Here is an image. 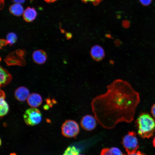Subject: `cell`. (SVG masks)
<instances>
[{"label": "cell", "instance_id": "cell-15", "mask_svg": "<svg viewBox=\"0 0 155 155\" xmlns=\"http://www.w3.org/2000/svg\"><path fill=\"white\" fill-rule=\"evenodd\" d=\"M100 155H124L120 150L117 147L103 148L101 150Z\"/></svg>", "mask_w": 155, "mask_h": 155}, {"label": "cell", "instance_id": "cell-6", "mask_svg": "<svg viewBox=\"0 0 155 155\" xmlns=\"http://www.w3.org/2000/svg\"><path fill=\"white\" fill-rule=\"evenodd\" d=\"M96 119L93 116L87 115L83 116L80 121V125L82 127L87 131H91L93 130L96 125Z\"/></svg>", "mask_w": 155, "mask_h": 155}, {"label": "cell", "instance_id": "cell-1", "mask_svg": "<svg viewBox=\"0 0 155 155\" xmlns=\"http://www.w3.org/2000/svg\"><path fill=\"white\" fill-rule=\"evenodd\" d=\"M106 88L105 93L95 97L91 102L98 123L111 129L119 123L131 122L140 102L139 93L129 82L120 79L115 80Z\"/></svg>", "mask_w": 155, "mask_h": 155}, {"label": "cell", "instance_id": "cell-17", "mask_svg": "<svg viewBox=\"0 0 155 155\" xmlns=\"http://www.w3.org/2000/svg\"><path fill=\"white\" fill-rule=\"evenodd\" d=\"M17 40V36L14 33H8L6 36V40L10 46L15 44Z\"/></svg>", "mask_w": 155, "mask_h": 155}, {"label": "cell", "instance_id": "cell-11", "mask_svg": "<svg viewBox=\"0 0 155 155\" xmlns=\"http://www.w3.org/2000/svg\"><path fill=\"white\" fill-rule=\"evenodd\" d=\"M27 102L28 104L33 108H36L40 106L42 102L41 96L35 93H32L29 96Z\"/></svg>", "mask_w": 155, "mask_h": 155}, {"label": "cell", "instance_id": "cell-25", "mask_svg": "<svg viewBox=\"0 0 155 155\" xmlns=\"http://www.w3.org/2000/svg\"><path fill=\"white\" fill-rule=\"evenodd\" d=\"M9 155H17L15 153H11Z\"/></svg>", "mask_w": 155, "mask_h": 155}, {"label": "cell", "instance_id": "cell-20", "mask_svg": "<svg viewBox=\"0 0 155 155\" xmlns=\"http://www.w3.org/2000/svg\"><path fill=\"white\" fill-rule=\"evenodd\" d=\"M151 113L153 117L155 118V103L152 106L151 110Z\"/></svg>", "mask_w": 155, "mask_h": 155}, {"label": "cell", "instance_id": "cell-4", "mask_svg": "<svg viewBox=\"0 0 155 155\" xmlns=\"http://www.w3.org/2000/svg\"><path fill=\"white\" fill-rule=\"evenodd\" d=\"M61 129L62 135L68 138H75L80 131L78 124L72 120L65 121L62 125Z\"/></svg>", "mask_w": 155, "mask_h": 155}, {"label": "cell", "instance_id": "cell-24", "mask_svg": "<svg viewBox=\"0 0 155 155\" xmlns=\"http://www.w3.org/2000/svg\"><path fill=\"white\" fill-rule=\"evenodd\" d=\"M152 144L153 146L155 148V136L154 137L153 139Z\"/></svg>", "mask_w": 155, "mask_h": 155}, {"label": "cell", "instance_id": "cell-7", "mask_svg": "<svg viewBox=\"0 0 155 155\" xmlns=\"http://www.w3.org/2000/svg\"><path fill=\"white\" fill-rule=\"evenodd\" d=\"M90 54L92 58L96 61L101 60L105 56L103 49L100 46L98 45H95L92 47Z\"/></svg>", "mask_w": 155, "mask_h": 155}, {"label": "cell", "instance_id": "cell-14", "mask_svg": "<svg viewBox=\"0 0 155 155\" xmlns=\"http://www.w3.org/2000/svg\"><path fill=\"white\" fill-rule=\"evenodd\" d=\"M10 12L14 16H19L23 15L24 10L20 4L15 3L9 7Z\"/></svg>", "mask_w": 155, "mask_h": 155}, {"label": "cell", "instance_id": "cell-12", "mask_svg": "<svg viewBox=\"0 0 155 155\" xmlns=\"http://www.w3.org/2000/svg\"><path fill=\"white\" fill-rule=\"evenodd\" d=\"M37 13L35 9L30 7H27L24 10L23 14L24 20L27 22H31L36 18Z\"/></svg>", "mask_w": 155, "mask_h": 155}, {"label": "cell", "instance_id": "cell-5", "mask_svg": "<svg viewBox=\"0 0 155 155\" xmlns=\"http://www.w3.org/2000/svg\"><path fill=\"white\" fill-rule=\"evenodd\" d=\"M25 123L29 126L39 123L42 120V114L40 111L35 108H30L25 111L23 116Z\"/></svg>", "mask_w": 155, "mask_h": 155}, {"label": "cell", "instance_id": "cell-2", "mask_svg": "<svg viewBox=\"0 0 155 155\" xmlns=\"http://www.w3.org/2000/svg\"><path fill=\"white\" fill-rule=\"evenodd\" d=\"M136 123L138 134L143 138H150L155 133V120L147 113H141Z\"/></svg>", "mask_w": 155, "mask_h": 155}, {"label": "cell", "instance_id": "cell-18", "mask_svg": "<svg viewBox=\"0 0 155 155\" xmlns=\"http://www.w3.org/2000/svg\"><path fill=\"white\" fill-rule=\"evenodd\" d=\"M82 1L85 3L90 2L94 5H98L102 0H82Z\"/></svg>", "mask_w": 155, "mask_h": 155}, {"label": "cell", "instance_id": "cell-8", "mask_svg": "<svg viewBox=\"0 0 155 155\" xmlns=\"http://www.w3.org/2000/svg\"><path fill=\"white\" fill-rule=\"evenodd\" d=\"M32 58L34 63L38 64H42L46 61L47 55L44 50L38 49L33 52Z\"/></svg>", "mask_w": 155, "mask_h": 155}, {"label": "cell", "instance_id": "cell-23", "mask_svg": "<svg viewBox=\"0 0 155 155\" xmlns=\"http://www.w3.org/2000/svg\"><path fill=\"white\" fill-rule=\"evenodd\" d=\"M44 1L48 3H53L57 1V0H44Z\"/></svg>", "mask_w": 155, "mask_h": 155}, {"label": "cell", "instance_id": "cell-16", "mask_svg": "<svg viewBox=\"0 0 155 155\" xmlns=\"http://www.w3.org/2000/svg\"><path fill=\"white\" fill-rule=\"evenodd\" d=\"M80 152L79 150L75 146H71L67 148L63 155H78Z\"/></svg>", "mask_w": 155, "mask_h": 155}, {"label": "cell", "instance_id": "cell-3", "mask_svg": "<svg viewBox=\"0 0 155 155\" xmlns=\"http://www.w3.org/2000/svg\"><path fill=\"white\" fill-rule=\"evenodd\" d=\"M122 144L127 154L136 153L139 148L138 140L136 133L133 131H128L123 137Z\"/></svg>", "mask_w": 155, "mask_h": 155}, {"label": "cell", "instance_id": "cell-26", "mask_svg": "<svg viewBox=\"0 0 155 155\" xmlns=\"http://www.w3.org/2000/svg\"><path fill=\"white\" fill-rule=\"evenodd\" d=\"M78 155H84L83 154H78Z\"/></svg>", "mask_w": 155, "mask_h": 155}, {"label": "cell", "instance_id": "cell-22", "mask_svg": "<svg viewBox=\"0 0 155 155\" xmlns=\"http://www.w3.org/2000/svg\"><path fill=\"white\" fill-rule=\"evenodd\" d=\"M25 0H13V1L15 3L19 4H22L25 1Z\"/></svg>", "mask_w": 155, "mask_h": 155}, {"label": "cell", "instance_id": "cell-13", "mask_svg": "<svg viewBox=\"0 0 155 155\" xmlns=\"http://www.w3.org/2000/svg\"><path fill=\"white\" fill-rule=\"evenodd\" d=\"M0 94V116L1 117L7 114L9 110V106L5 100V95L4 92L1 90Z\"/></svg>", "mask_w": 155, "mask_h": 155}, {"label": "cell", "instance_id": "cell-21", "mask_svg": "<svg viewBox=\"0 0 155 155\" xmlns=\"http://www.w3.org/2000/svg\"><path fill=\"white\" fill-rule=\"evenodd\" d=\"M124 155H147L145 154L144 153L142 152H141L140 151H138L136 153L133 154H127L126 155L124 154Z\"/></svg>", "mask_w": 155, "mask_h": 155}, {"label": "cell", "instance_id": "cell-19", "mask_svg": "<svg viewBox=\"0 0 155 155\" xmlns=\"http://www.w3.org/2000/svg\"><path fill=\"white\" fill-rule=\"evenodd\" d=\"M139 1L142 5L145 6L149 5L152 2V0H139Z\"/></svg>", "mask_w": 155, "mask_h": 155}, {"label": "cell", "instance_id": "cell-10", "mask_svg": "<svg viewBox=\"0 0 155 155\" xmlns=\"http://www.w3.org/2000/svg\"><path fill=\"white\" fill-rule=\"evenodd\" d=\"M28 89L24 86L20 87L15 91L14 96L16 99L18 100L23 102L27 99L29 95Z\"/></svg>", "mask_w": 155, "mask_h": 155}, {"label": "cell", "instance_id": "cell-9", "mask_svg": "<svg viewBox=\"0 0 155 155\" xmlns=\"http://www.w3.org/2000/svg\"><path fill=\"white\" fill-rule=\"evenodd\" d=\"M12 76L6 69L0 66V85L1 87H3L8 85L11 82Z\"/></svg>", "mask_w": 155, "mask_h": 155}]
</instances>
